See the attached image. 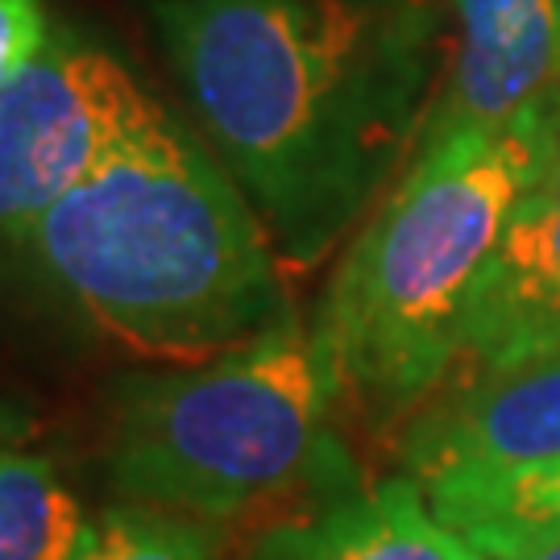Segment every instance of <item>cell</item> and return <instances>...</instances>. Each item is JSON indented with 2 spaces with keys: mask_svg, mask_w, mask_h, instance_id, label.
Listing matches in <instances>:
<instances>
[{
  "mask_svg": "<svg viewBox=\"0 0 560 560\" xmlns=\"http://www.w3.org/2000/svg\"><path fill=\"white\" fill-rule=\"evenodd\" d=\"M150 18L282 270H316L420 145L436 62L428 0H154Z\"/></svg>",
  "mask_w": 560,
  "mask_h": 560,
  "instance_id": "1",
  "label": "cell"
},
{
  "mask_svg": "<svg viewBox=\"0 0 560 560\" xmlns=\"http://www.w3.org/2000/svg\"><path fill=\"white\" fill-rule=\"evenodd\" d=\"M13 258L62 316L145 365L217 358L291 312L287 270L254 203L166 101Z\"/></svg>",
  "mask_w": 560,
  "mask_h": 560,
  "instance_id": "2",
  "label": "cell"
},
{
  "mask_svg": "<svg viewBox=\"0 0 560 560\" xmlns=\"http://www.w3.org/2000/svg\"><path fill=\"white\" fill-rule=\"evenodd\" d=\"M557 141L560 101L499 129L420 138L349 237L312 320L340 416L402 432L441 390L469 300Z\"/></svg>",
  "mask_w": 560,
  "mask_h": 560,
  "instance_id": "3",
  "label": "cell"
},
{
  "mask_svg": "<svg viewBox=\"0 0 560 560\" xmlns=\"http://www.w3.org/2000/svg\"><path fill=\"white\" fill-rule=\"evenodd\" d=\"M312 320L291 307L217 358L133 365L101 390L104 481L120 502L229 527L361 486Z\"/></svg>",
  "mask_w": 560,
  "mask_h": 560,
  "instance_id": "4",
  "label": "cell"
},
{
  "mask_svg": "<svg viewBox=\"0 0 560 560\" xmlns=\"http://www.w3.org/2000/svg\"><path fill=\"white\" fill-rule=\"evenodd\" d=\"M159 104L133 62L75 25H59L42 59L0 88V249L13 254Z\"/></svg>",
  "mask_w": 560,
  "mask_h": 560,
  "instance_id": "5",
  "label": "cell"
},
{
  "mask_svg": "<svg viewBox=\"0 0 560 560\" xmlns=\"http://www.w3.org/2000/svg\"><path fill=\"white\" fill-rule=\"evenodd\" d=\"M560 460V349L486 378L444 382L399 432L402 474L423 494Z\"/></svg>",
  "mask_w": 560,
  "mask_h": 560,
  "instance_id": "6",
  "label": "cell"
},
{
  "mask_svg": "<svg viewBox=\"0 0 560 560\" xmlns=\"http://www.w3.org/2000/svg\"><path fill=\"white\" fill-rule=\"evenodd\" d=\"M560 349V141L527 187L465 312L453 370L486 378ZM448 370V374H453Z\"/></svg>",
  "mask_w": 560,
  "mask_h": 560,
  "instance_id": "7",
  "label": "cell"
},
{
  "mask_svg": "<svg viewBox=\"0 0 560 560\" xmlns=\"http://www.w3.org/2000/svg\"><path fill=\"white\" fill-rule=\"evenodd\" d=\"M457 55L420 138L499 129L560 101V0H453Z\"/></svg>",
  "mask_w": 560,
  "mask_h": 560,
  "instance_id": "8",
  "label": "cell"
},
{
  "mask_svg": "<svg viewBox=\"0 0 560 560\" xmlns=\"http://www.w3.org/2000/svg\"><path fill=\"white\" fill-rule=\"evenodd\" d=\"M241 560H490L407 474L312 502L261 527Z\"/></svg>",
  "mask_w": 560,
  "mask_h": 560,
  "instance_id": "9",
  "label": "cell"
},
{
  "mask_svg": "<svg viewBox=\"0 0 560 560\" xmlns=\"http://www.w3.org/2000/svg\"><path fill=\"white\" fill-rule=\"evenodd\" d=\"M92 515L55 457L21 444L0 457V560H75Z\"/></svg>",
  "mask_w": 560,
  "mask_h": 560,
  "instance_id": "10",
  "label": "cell"
},
{
  "mask_svg": "<svg viewBox=\"0 0 560 560\" xmlns=\"http://www.w3.org/2000/svg\"><path fill=\"white\" fill-rule=\"evenodd\" d=\"M423 499L474 548L490 552L523 536L560 532V460L527 465L494 478L453 481Z\"/></svg>",
  "mask_w": 560,
  "mask_h": 560,
  "instance_id": "11",
  "label": "cell"
},
{
  "mask_svg": "<svg viewBox=\"0 0 560 560\" xmlns=\"http://www.w3.org/2000/svg\"><path fill=\"white\" fill-rule=\"evenodd\" d=\"M224 532L212 523L117 502L92 515L75 560H221Z\"/></svg>",
  "mask_w": 560,
  "mask_h": 560,
  "instance_id": "12",
  "label": "cell"
},
{
  "mask_svg": "<svg viewBox=\"0 0 560 560\" xmlns=\"http://www.w3.org/2000/svg\"><path fill=\"white\" fill-rule=\"evenodd\" d=\"M55 38V21L42 0H0V88L42 59Z\"/></svg>",
  "mask_w": 560,
  "mask_h": 560,
  "instance_id": "13",
  "label": "cell"
},
{
  "mask_svg": "<svg viewBox=\"0 0 560 560\" xmlns=\"http://www.w3.org/2000/svg\"><path fill=\"white\" fill-rule=\"evenodd\" d=\"M490 560H560V532H540V536H523V540L499 544L486 552Z\"/></svg>",
  "mask_w": 560,
  "mask_h": 560,
  "instance_id": "14",
  "label": "cell"
},
{
  "mask_svg": "<svg viewBox=\"0 0 560 560\" xmlns=\"http://www.w3.org/2000/svg\"><path fill=\"white\" fill-rule=\"evenodd\" d=\"M30 432H34L30 411L13 399H0V457L21 448V444H30Z\"/></svg>",
  "mask_w": 560,
  "mask_h": 560,
  "instance_id": "15",
  "label": "cell"
}]
</instances>
